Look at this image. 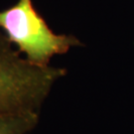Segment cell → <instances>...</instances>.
Wrapping results in <instances>:
<instances>
[{
    "instance_id": "obj_2",
    "label": "cell",
    "mask_w": 134,
    "mask_h": 134,
    "mask_svg": "<svg viewBox=\"0 0 134 134\" xmlns=\"http://www.w3.org/2000/svg\"><path fill=\"white\" fill-rule=\"evenodd\" d=\"M0 31L27 60L49 66L51 59L81 45L75 36L56 34L35 8L33 0H18L0 11Z\"/></svg>"
},
{
    "instance_id": "obj_1",
    "label": "cell",
    "mask_w": 134,
    "mask_h": 134,
    "mask_svg": "<svg viewBox=\"0 0 134 134\" xmlns=\"http://www.w3.org/2000/svg\"><path fill=\"white\" fill-rule=\"evenodd\" d=\"M65 75L62 68L31 63L0 31V114L39 112Z\"/></svg>"
},
{
    "instance_id": "obj_3",
    "label": "cell",
    "mask_w": 134,
    "mask_h": 134,
    "mask_svg": "<svg viewBox=\"0 0 134 134\" xmlns=\"http://www.w3.org/2000/svg\"><path fill=\"white\" fill-rule=\"evenodd\" d=\"M39 123V112L0 114V134H27Z\"/></svg>"
}]
</instances>
